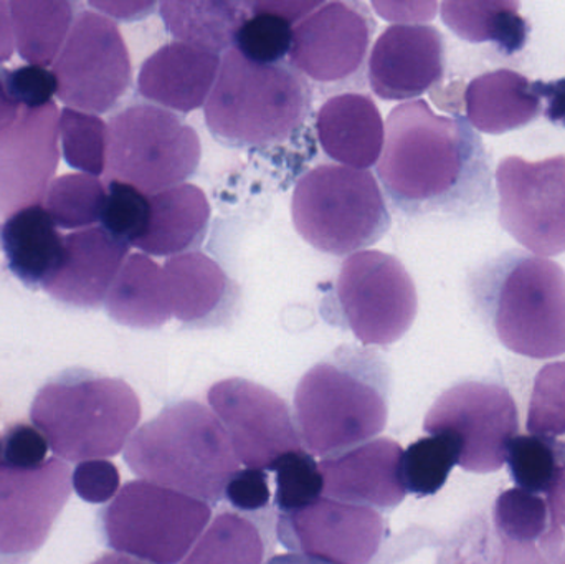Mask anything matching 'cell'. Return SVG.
<instances>
[{"mask_svg": "<svg viewBox=\"0 0 565 564\" xmlns=\"http://www.w3.org/2000/svg\"><path fill=\"white\" fill-rule=\"evenodd\" d=\"M377 174L392 205L412 217L460 214L490 195L480 136L467 119L437 115L425 99L392 109Z\"/></svg>", "mask_w": 565, "mask_h": 564, "instance_id": "cell-1", "label": "cell"}, {"mask_svg": "<svg viewBox=\"0 0 565 564\" xmlns=\"http://www.w3.org/2000/svg\"><path fill=\"white\" fill-rule=\"evenodd\" d=\"M392 373L371 348H335L309 368L292 397L302 447L328 459L377 439L391 409Z\"/></svg>", "mask_w": 565, "mask_h": 564, "instance_id": "cell-2", "label": "cell"}, {"mask_svg": "<svg viewBox=\"0 0 565 564\" xmlns=\"http://www.w3.org/2000/svg\"><path fill=\"white\" fill-rule=\"evenodd\" d=\"M125 462L146 482L214 507L241 469L227 430L214 411L194 400L175 401L142 424L125 447Z\"/></svg>", "mask_w": 565, "mask_h": 564, "instance_id": "cell-3", "label": "cell"}, {"mask_svg": "<svg viewBox=\"0 0 565 564\" xmlns=\"http://www.w3.org/2000/svg\"><path fill=\"white\" fill-rule=\"evenodd\" d=\"M468 284L475 310L508 350L533 360L565 354V272L556 262L510 252Z\"/></svg>", "mask_w": 565, "mask_h": 564, "instance_id": "cell-4", "label": "cell"}, {"mask_svg": "<svg viewBox=\"0 0 565 564\" xmlns=\"http://www.w3.org/2000/svg\"><path fill=\"white\" fill-rule=\"evenodd\" d=\"M204 113L209 131L224 145L270 148L302 128L311 89L288 63L252 62L232 46L222 56Z\"/></svg>", "mask_w": 565, "mask_h": 564, "instance_id": "cell-5", "label": "cell"}, {"mask_svg": "<svg viewBox=\"0 0 565 564\" xmlns=\"http://www.w3.org/2000/svg\"><path fill=\"white\" fill-rule=\"evenodd\" d=\"M141 414V401L126 381L83 370L43 384L30 407L53 454L78 464L118 456Z\"/></svg>", "mask_w": 565, "mask_h": 564, "instance_id": "cell-6", "label": "cell"}, {"mask_svg": "<svg viewBox=\"0 0 565 564\" xmlns=\"http://www.w3.org/2000/svg\"><path fill=\"white\" fill-rule=\"evenodd\" d=\"M291 215L305 242L335 257L377 244L392 222L374 174L341 164L318 166L298 179Z\"/></svg>", "mask_w": 565, "mask_h": 564, "instance_id": "cell-7", "label": "cell"}, {"mask_svg": "<svg viewBox=\"0 0 565 564\" xmlns=\"http://www.w3.org/2000/svg\"><path fill=\"white\" fill-rule=\"evenodd\" d=\"M212 520L202 500L146 480H131L99 512L103 542L149 564H181Z\"/></svg>", "mask_w": 565, "mask_h": 564, "instance_id": "cell-8", "label": "cell"}, {"mask_svg": "<svg viewBox=\"0 0 565 564\" xmlns=\"http://www.w3.org/2000/svg\"><path fill=\"white\" fill-rule=\"evenodd\" d=\"M202 146L194 128L154 105L128 106L108 125L106 179L156 195L184 184L201 164Z\"/></svg>", "mask_w": 565, "mask_h": 564, "instance_id": "cell-9", "label": "cell"}, {"mask_svg": "<svg viewBox=\"0 0 565 564\" xmlns=\"http://www.w3.org/2000/svg\"><path fill=\"white\" fill-rule=\"evenodd\" d=\"M417 311V288L404 264L394 255L365 251L345 258L324 318L348 328L365 347H388L411 330Z\"/></svg>", "mask_w": 565, "mask_h": 564, "instance_id": "cell-10", "label": "cell"}, {"mask_svg": "<svg viewBox=\"0 0 565 564\" xmlns=\"http://www.w3.org/2000/svg\"><path fill=\"white\" fill-rule=\"evenodd\" d=\"M60 102L79 111L106 113L126 95L132 79L125 36L108 17L83 10L53 66Z\"/></svg>", "mask_w": 565, "mask_h": 564, "instance_id": "cell-11", "label": "cell"}, {"mask_svg": "<svg viewBox=\"0 0 565 564\" xmlns=\"http://www.w3.org/2000/svg\"><path fill=\"white\" fill-rule=\"evenodd\" d=\"M520 429L516 401L507 387L487 381H463L440 394L428 409V436L450 433L460 439L458 466L471 473L498 472Z\"/></svg>", "mask_w": 565, "mask_h": 564, "instance_id": "cell-12", "label": "cell"}, {"mask_svg": "<svg viewBox=\"0 0 565 564\" xmlns=\"http://www.w3.org/2000/svg\"><path fill=\"white\" fill-rule=\"evenodd\" d=\"M500 224L537 257L565 252V156L530 162L508 156L498 164Z\"/></svg>", "mask_w": 565, "mask_h": 564, "instance_id": "cell-13", "label": "cell"}, {"mask_svg": "<svg viewBox=\"0 0 565 564\" xmlns=\"http://www.w3.org/2000/svg\"><path fill=\"white\" fill-rule=\"evenodd\" d=\"M62 459L35 469L0 462V564H25L40 552L72 496Z\"/></svg>", "mask_w": 565, "mask_h": 564, "instance_id": "cell-14", "label": "cell"}, {"mask_svg": "<svg viewBox=\"0 0 565 564\" xmlns=\"http://www.w3.org/2000/svg\"><path fill=\"white\" fill-rule=\"evenodd\" d=\"M209 406L224 424L238 462L270 470L285 454L302 449L295 414L275 391L245 380L218 381L207 393Z\"/></svg>", "mask_w": 565, "mask_h": 564, "instance_id": "cell-15", "label": "cell"}, {"mask_svg": "<svg viewBox=\"0 0 565 564\" xmlns=\"http://www.w3.org/2000/svg\"><path fill=\"white\" fill-rule=\"evenodd\" d=\"M377 510L319 499L295 513H278L277 539L289 553L331 564H369L387 539Z\"/></svg>", "mask_w": 565, "mask_h": 564, "instance_id": "cell-16", "label": "cell"}, {"mask_svg": "<svg viewBox=\"0 0 565 564\" xmlns=\"http://www.w3.org/2000/svg\"><path fill=\"white\" fill-rule=\"evenodd\" d=\"M374 29L364 3H322L296 25L289 63L324 85L354 78L364 66Z\"/></svg>", "mask_w": 565, "mask_h": 564, "instance_id": "cell-17", "label": "cell"}, {"mask_svg": "<svg viewBox=\"0 0 565 564\" xmlns=\"http://www.w3.org/2000/svg\"><path fill=\"white\" fill-rule=\"evenodd\" d=\"M60 111L55 103L20 109L0 126V217L42 205L58 168Z\"/></svg>", "mask_w": 565, "mask_h": 564, "instance_id": "cell-18", "label": "cell"}, {"mask_svg": "<svg viewBox=\"0 0 565 564\" xmlns=\"http://www.w3.org/2000/svg\"><path fill=\"white\" fill-rule=\"evenodd\" d=\"M444 75V35L431 25L387 26L369 56V85L385 102L424 95Z\"/></svg>", "mask_w": 565, "mask_h": 564, "instance_id": "cell-19", "label": "cell"}, {"mask_svg": "<svg viewBox=\"0 0 565 564\" xmlns=\"http://www.w3.org/2000/svg\"><path fill=\"white\" fill-rule=\"evenodd\" d=\"M404 449L397 440L377 437L319 462L324 499L369 507L382 515L397 509L407 496L402 480Z\"/></svg>", "mask_w": 565, "mask_h": 564, "instance_id": "cell-20", "label": "cell"}, {"mask_svg": "<svg viewBox=\"0 0 565 564\" xmlns=\"http://www.w3.org/2000/svg\"><path fill=\"white\" fill-rule=\"evenodd\" d=\"M131 245L103 227L83 228L65 237V257L43 290L76 308H98L125 265Z\"/></svg>", "mask_w": 565, "mask_h": 564, "instance_id": "cell-21", "label": "cell"}, {"mask_svg": "<svg viewBox=\"0 0 565 564\" xmlns=\"http://www.w3.org/2000/svg\"><path fill=\"white\" fill-rule=\"evenodd\" d=\"M218 68V53L191 43H168L142 63L138 92L164 109L191 113L207 103Z\"/></svg>", "mask_w": 565, "mask_h": 564, "instance_id": "cell-22", "label": "cell"}, {"mask_svg": "<svg viewBox=\"0 0 565 564\" xmlns=\"http://www.w3.org/2000/svg\"><path fill=\"white\" fill-rule=\"evenodd\" d=\"M164 272L175 320L199 330L232 320L241 290L214 258L188 252L169 258Z\"/></svg>", "mask_w": 565, "mask_h": 564, "instance_id": "cell-23", "label": "cell"}, {"mask_svg": "<svg viewBox=\"0 0 565 564\" xmlns=\"http://www.w3.org/2000/svg\"><path fill=\"white\" fill-rule=\"evenodd\" d=\"M316 131L322 151L342 166L369 169L381 159L385 125L371 96H332L319 108Z\"/></svg>", "mask_w": 565, "mask_h": 564, "instance_id": "cell-24", "label": "cell"}, {"mask_svg": "<svg viewBox=\"0 0 565 564\" xmlns=\"http://www.w3.org/2000/svg\"><path fill=\"white\" fill-rule=\"evenodd\" d=\"M211 222V204L202 189L181 184L149 198L145 232L132 247L156 257H175L201 247Z\"/></svg>", "mask_w": 565, "mask_h": 564, "instance_id": "cell-25", "label": "cell"}, {"mask_svg": "<svg viewBox=\"0 0 565 564\" xmlns=\"http://www.w3.org/2000/svg\"><path fill=\"white\" fill-rule=\"evenodd\" d=\"M274 509L242 513L221 509L181 564H267L277 539Z\"/></svg>", "mask_w": 565, "mask_h": 564, "instance_id": "cell-26", "label": "cell"}, {"mask_svg": "<svg viewBox=\"0 0 565 564\" xmlns=\"http://www.w3.org/2000/svg\"><path fill=\"white\" fill-rule=\"evenodd\" d=\"M0 247L12 274L32 288H45L65 257V237L43 205L7 217L0 225Z\"/></svg>", "mask_w": 565, "mask_h": 564, "instance_id": "cell-27", "label": "cell"}, {"mask_svg": "<svg viewBox=\"0 0 565 564\" xmlns=\"http://www.w3.org/2000/svg\"><path fill=\"white\" fill-rule=\"evenodd\" d=\"M468 123L488 135H503L530 125L541 113L531 82L513 70L477 76L465 92Z\"/></svg>", "mask_w": 565, "mask_h": 564, "instance_id": "cell-28", "label": "cell"}, {"mask_svg": "<svg viewBox=\"0 0 565 564\" xmlns=\"http://www.w3.org/2000/svg\"><path fill=\"white\" fill-rule=\"evenodd\" d=\"M106 311L122 327L154 330L172 318L164 268L145 254L126 258L106 297Z\"/></svg>", "mask_w": 565, "mask_h": 564, "instance_id": "cell-29", "label": "cell"}, {"mask_svg": "<svg viewBox=\"0 0 565 564\" xmlns=\"http://www.w3.org/2000/svg\"><path fill=\"white\" fill-rule=\"evenodd\" d=\"M159 12L178 42L221 53L234 46L250 6L248 0H178L159 3Z\"/></svg>", "mask_w": 565, "mask_h": 564, "instance_id": "cell-30", "label": "cell"}, {"mask_svg": "<svg viewBox=\"0 0 565 564\" xmlns=\"http://www.w3.org/2000/svg\"><path fill=\"white\" fill-rule=\"evenodd\" d=\"M250 13L235 35L234 46L252 62L280 63L292 45L296 25L322 2L248 0Z\"/></svg>", "mask_w": 565, "mask_h": 564, "instance_id": "cell-31", "label": "cell"}, {"mask_svg": "<svg viewBox=\"0 0 565 564\" xmlns=\"http://www.w3.org/2000/svg\"><path fill=\"white\" fill-rule=\"evenodd\" d=\"M13 40L29 65L46 66L58 58L73 22L66 0H13L9 2Z\"/></svg>", "mask_w": 565, "mask_h": 564, "instance_id": "cell-32", "label": "cell"}, {"mask_svg": "<svg viewBox=\"0 0 565 564\" xmlns=\"http://www.w3.org/2000/svg\"><path fill=\"white\" fill-rule=\"evenodd\" d=\"M520 7V2L510 0L444 2L441 19L460 39L471 43L493 42L511 55L524 49L530 33Z\"/></svg>", "mask_w": 565, "mask_h": 564, "instance_id": "cell-33", "label": "cell"}, {"mask_svg": "<svg viewBox=\"0 0 565 564\" xmlns=\"http://www.w3.org/2000/svg\"><path fill=\"white\" fill-rule=\"evenodd\" d=\"M460 457L461 444L455 434H434L415 440L402 456L405 490L418 499L434 497L444 489Z\"/></svg>", "mask_w": 565, "mask_h": 564, "instance_id": "cell-34", "label": "cell"}, {"mask_svg": "<svg viewBox=\"0 0 565 564\" xmlns=\"http://www.w3.org/2000/svg\"><path fill=\"white\" fill-rule=\"evenodd\" d=\"M108 189L95 175L65 174L52 182L45 209L56 227L89 228L102 221Z\"/></svg>", "mask_w": 565, "mask_h": 564, "instance_id": "cell-35", "label": "cell"}, {"mask_svg": "<svg viewBox=\"0 0 565 564\" xmlns=\"http://www.w3.org/2000/svg\"><path fill=\"white\" fill-rule=\"evenodd\" d=\"M60 138L68 166L95 178L105 174L108 126L99 116L63 108L60 113Z\"/></svg>", "mask_w": 565, "mask_h": 564, "instance_id": "cell-36", "label": "cell"}, {"mask_svg": "<svg viewBox=\"0 0 565 564\" xmlns=\"http://www.w3.org/2000/svg\"><path fill=\"white\" fill-rule=\"evenodd\" d=\"M507 464L518 489L547 496L559 477L561 454L553 440L521 434L508 447Z\"/></svg>", "mask_w": 565, "mask_h": 564, "instance_id": "cell-37", "label": "cell"}, {"mask_svg": "<svg viewBox=\"0 0 565 564\" xmlns=\"http://www.w3.org/2000/svg\"><path fill=\"white\" fill-rule=\"evenodd\" d=\"M277 479L275 509L278 513H295L322 499L324 480L319 464L308 450L299 449L281 456L270 467Z\"/></svg>", "mask_w": 565, "mask_h": 564, "instance_id": "cell-38", "label": "cell"}, {"mask_svg": "<svg viewBox=\"0 0 565 564\" xmlns=\"http://www.w3.org/2000/svg\"><path fill=\"white\" fill-rule=\"evenodd\" d=\"M550 523L547 502L526 490H504L493 509V525L507 542L537 543Z\"/></svg>", "mask_w": 565, "mask_h": 564, "instance_id": "cell-39", "label": "cell"}, {"mask_svg": "<svg viewBox=\"0 0 565 564\" xmlns=\"http://www.w3.org/2000/svg\"><path fill=\"white\" fill-rule=\"evenodd\" d=\"M527 434L553 440L565 436V361L537 373L526 421Z\"/></svg>", "mask_w": 565, "mask_h": 564, "instance_id": "cell-40", "label": "cell"}, {"mask_svg": "<svg viewBox=\"0 0 565 564\" xmlns=\"http://www.w3.org/2000/svg\"><path fill=\"white\" fill-rule=\"evenodd\" d=\"M504 540L484 515H473L447 540L437 564H503Z\"/></svg>", "mask_w": 565, "mask_h": 564, "instance_id": "cell-41", "label": "cell"}, {"mask_svg": "<svg viewBox=\"0 0 565 564\" xmlns=\"http://www.w3.org/2000/svg\"><path fill=\"white\" fill-rule=\"evenodd\" d=\"M106 189L108 194L99 221L103 228L126 244L135 245L148 225L149 195L119 181H109Z\"/></svg>", "mask_w": 565, "mask_h": 564, "instance_id": "cell-42", "label": "cell"}, {"mask_svg": "<svg viewBox=\"0 0 565 564\" xmlns=\"http://www.w3.org/2000/svg\"><path fill=\"white\" fill-rule=\"evenodd\" d=\"M3 78L13 102L26 109L49 105L52 103L53 95L58 92L55 73L43 66H19L12 72H7Z\"/></svg>", "mask_w": 565, "mask_h": 564, "instance_id": "cell-43", "label": "cell"}, {"mask_svg": "<svg viewBox=\"0 0 565 564\" xmlns=\"http://www.w3.org/2000/svg\"><path fill=\"white\" fill-rule=\"evenodd\" d=\"M72 483L79 499L88 503H106L115 499L121 486L118 467L106 459L85 460L75 467Z\"/></svg>", "mask_w": 565, "mask_h": 564, "instance_id": "cell-44", "label": "cell"}, {"mask_svg": "<svg viewBox=\"0 0 565 564\" xmlns=\"http://www.w3.org/2000/svg\"><path fill=\"white\" fill-rule=\"evenodd\" d=\"M231 509L242 513H258L271 507L270 483L267 470L238 469L228 480L224 493Z\"/></svg>", "mask_w": 565, "mask_h": 564, "instance_id": "cell-45", "label": "cell"}, {"mask_svg": "<svg viewBox=\"0 0 565 564\" xmlns=\"http://www.w3.org/2000/svg\"><path fill=\"white\" fill-rule=\"evenodd\" d=\"M2 447V462L17 469H35L49 460V440L35 426L29 424L9 427Z\"/></svg>", "mask_w": 565, "mask_h": 564, "instance_id": "cell-46", "label": "cell"}, {"mask_svg": "<svg viewBox=\"0 0 565 564\" xmlns=\"http://www.w3.org/2000/svg\"><path fill=\"white\" fill-rule=\"evenodd\" d=\"M561 454V472L547 493L550 523L537 546L550 564H565V449Z\"/></svg>", "mask_w": 565, "mask_h": 564, "instance_id": "cell-47", "label": "cell"}, {"mask_svg": "<svg viewBox=\"0 0 565 564\" xmlns=\"http://www.w3.org/2000/svg\"><path fill=\"white\" fill-rule=\"evenodd\" d=\"M531 88L540 99H546V118L565 126V78L557 82H533Z\"/></svg>", "mask_w": 565, "mask_h": 564, "instance_id": "cell-48", "label": "cell"}, {"mask_svg": "<svg viewBox=\"0 0 565 564\" xmlns=\"http://www.w3.org/2000/svg\"><path fill=\"white\" fill-rule=\"evenodd\" d=\"M89 6L95 9L103 10V12L109 13V15L118 17L122 20L141 19V17L148 15L149 10L156 6V3L149 2H131V3H113V2H89Z\"/></svg>", "mask_w": 565, "mask_h": 564, "instance_id": "cell-49", "label": "cell"}, {"mask_svg": "<svg viewBox=\"0 0 565 564\" xmlns=\"http://www.w3.org/2000/svg\"><path fill=\"white\" fill-rule=\"evenodd\" d=\"M13 30L9 3L0 0V63L9 62L13 53Z\"/></svg>", "mask_w": 565, "mask_h": 564, "instance_id": "cell-50", "label": "cell"}, {"mask_svg": "<svg viewBox=\"0 0 565 564\" xmlns=\"http://www.w3.org/2000/svg\"><path fill=\"white\" fill-rule=\"evenodd\" d=\"M20 106L13 102L12 96H10L9 89H7L6 78L0 76V126L6 125V123L12 121L17 115L20 113Z\"/></svg>", "mask_w": 565, "mask_h": 564, "instance_id": "cell-51", "label": "cell"}, {"mask_svg": "<svg viewBox=\"0 0 565 564\" xmlns=\"http://www.w3.org/2000/svg\"><path fill=\"white\" fill-rule=\"evenodd\" d=\"M267 564H331L324 560L315 558V556L299 555V553H286V555H277Z\"/></svg>", "mask_w": 565, "mask_h": 564, "instance_id": "cell-52", "label": "cell"}, {"mask_svg": "<svg viewBox=\"0 0 565 564\" xmlns=\"http://www.w3.org/2000/svg\"><path fill=\"white\" fill-rule=\"evenodd\" d=\"M92 564H149L141 562V560L132 558V556L121 555V553H106L99 556Z\"/></svg>", "mask_w": 565, "mask_h": 564, "instance_id": "cell-53", "label": "cell"}, {"mask_svg": "<svg viewBox=\"0 0 565 564\" xmlns=\"http://www.w3.org/2000/svg\"><path fill=\"white\" fill-rule=\"evenodd\" d=\"M2 450H3L2 439H0V462H2Z\"/></svg>", "mask_w": 565, "mask_h": 564, "instance_id": "cell-54", "label": "cell"}]
</instances>
